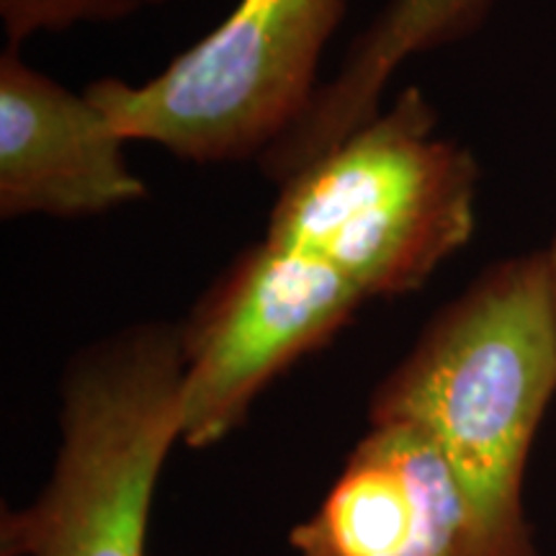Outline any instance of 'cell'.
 I'll list each match as a JSON object with an SVG mask.
<instances>
[{
  "mask_svg": "<svg viewBox=\"0 0 556 556\" xmlns=\"http://www.w3.org/2000/svg\"><path fill=\"white\" fill-rule=\"evenodd\" d=\"M184 446L180 323L144 319L78 348L60 379V446L24 507L0 516V556H150L152 503Z\"/></svg>",
  "mask_w": 556,
  "mask_h": 556,
  "instance_id": "obj_2",
  "label": "cell"
},
{
  "mask_svg": "<svg viewBox=\"0 0 556 556\" xmlns=\"http://www.w3.org/2000/svg\"><path fill=\"white\" fill-rule=\"evenodd\" d=\"M157 5L163 0H0V24L9 47L18 50L37 34H60L83 24H116Z\"/></svg>",
  "mask_w": 556,
  "mask_h": 556,
  "instance_id": "obj_9",
  "label": "cell"
},
{
  "mask_svg": "<svg viewBox=\"0 0 556 556\" xmlns=\"http://www.w3.org/2000/svg\"><path fill=\"white\" fill-rule=\"evenodd\" d=\"M348 0H238L204 39L144 83L86 93L131 142L199 165L261 160L315 99L319 62Z\"/></svg>",
  "mask_w": 556,
  "mask_h": 556,
  "instance_id": "obj_4",
  "label": "cell"
},
{
  "mask_svg": "<svg viewBox=\"0 0 556 556\" xmlns=\"http://www.w3.org/2000/svg\"><path fill=\"white\" fill-rule=\"evenodd\" d=\"M294 556H505L443 451L413 426H368L289 531Z\"/></svg>",
  "mask_w": 556,
  "mask_h": 556,
  "instance_id": "obj_6",
  "label": "cell"
},
{
  "mask_svg": "<svg viewBox=\"0 0 556 556\" xmlns=\"http://www.w3.org/2000/svg\"><path fill=\"white\" fill-rule=\"evenodd\" d=\"M544 253H546V261H548V276H552V289H554V302H556V229H554L552 245H548Z\"/></svg>",
  "mask_w": 556,
  "mask_h": 556,
  "instance_id": "obj_10",
  "label": "cell"
},
{
  "mask_svg": "<svg viewBox=\"0 0 556 556\" xmlns=\"http://www.w3.org/2000/svg\"><path fill=\"white\" fill-rule=\"evenodd\" d=\"M124 139L88 93L0 54V217H99L148 199Z\"/></svg>",
  "mask_w": 556,
  "mask_h": 556,
  "instance_id": "obj_7",
  "label": "cell"
},
{
  "mask_svg": "<svg viewBox=\"0 0 556 556\" xmlns=\"http://www.w3.org/2000/svg\"><path fill=\"white\" fill-rule=\"evenodd\" d=\"M364 304L325 263L266 238L242 250L180 319L184 446L227 441L255 400L330 343Z\"/></svg>",
  "mask_w": 556,
  "mask_h": 556,
  "instance_id": "obj_5",
  "label": "cell"
},
{
  "mask_svg": "<svg viewBox=\"0 0 556 556\" xmlns=\"http://www.w3.org/2000/svg\"><path fill=\"white\" fill-rule=\"evenodd\" d=\"M479 163L438 135L409 86L387 111L281 184L266 240L336 268L371 299L422 289L477 229Z\"/></svg>",
  "mask_w": 556,
  "mask_h": 556,
  "instance_id": "obj_3",
  "label": "cell"
},
{
  "mask_svg": "<svg viewBox=\"0 0 556 556\" xmlns=\"http://www.w3.org/2000/svg\"><path fill=\"white\" fill-rule=\"evenodd\" d=\"M495 0H389L348 47L343 65L323 80L309 109L266 155L263 176L287 184L381 111L394 73L415 54L456 45L475 34Z\"/></svg>",
  "mask_w": 556,
  "mask_h": 556,
  "instance_id": "obj_8",
  "label": "cell"
},
{
  "mask_svg": "<svg viewBox=\"0 0 556 556\" xmlns=\"http://www.w3.org/2000/svg\"><path fill=\"white\" fill-rule=\"evenodd\" d=\"M556 397V302L544 250L503 258L438 309L368 402V426L422 430L505 556H541L526 475Z\"/></svg>",
  "mask_w": 556,
  "mask_h": 556,
  "instance_id": "obj_1",
  "label": "cell"
}]
</instances>
